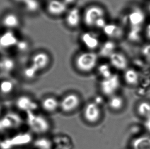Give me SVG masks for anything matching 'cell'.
Returning <instances> with one entry per match:
<instances>
[{
	"mask_svg": "<svg viewBox=\"0 0 150 149\" xmlns=\"http://www.w3.org/2000/svg\"><path fill=\"white\" fill-rule=\"evenodd\" d=\"M25 122L30 131L38 136L47 135L52 127L51 122L46 114L38 111L26 114Z\"/></svg>",
	"mask_w": 150,
	"mask_h": 149,
	"instance_id": "6da1fadb",
	"label": "cell"
},
{
	"mask_svg": "<svg viewBox=\"0 0 150 149\" xmlns=\"http://www.w3.org/2000/svg\"><path fill=\"white\" fill-rule=\"evenodd\" d=\"M29 47L30 44L28 40L25 39H19L14 48L18 52L23 53L26 52L29 48Z\"/></svg>",
	"mask_w": 150,
	"mask_h": 149,
	"instance_id": "4dcf8cb0",
	"label": "cell"
},
{
	"mask_svg": "<svg viewBox=\"0 0 150 149\" xmlns=\"http://www.w3.org/2000/svg\"><path fill=\"white\" fill-rule=\"evenodd\" d=\"M137 112L139 116L144 119L150 117V102L142 101L139 103L137 106Z\"/></svg>",
	"mask_w": 150,
	"mask_h": 149,
	"instance_id": "83f0119b",
	"label": "cell"
},
{
	"mask_svg": "<svg viewBox=\"0 0 150 149\" xmlns=\"http://www.w3.org/2000/svg\"><path fill=\"white\" fill-rule=\"evenodd\" d=\"M18 39L15 31L4 30L0 35V47L5 49L14 48Z\"/></svg>",
	"mask_w": 150,
	"mask_h": 149,
	"instance_id": "e0dca14e",
	"label": "cell"
},
{
	"mask_svg": "<svg viewBox=\"0 0 150 149\" xmlns=\"http://www.w3.org/2000/svg\"><path fill=\"white\" fill-rule=\"evenodd\" d=\"M113 69L108 63H103L98 65L96 71H97L98 76L100 77V79L107 78L111 76L113 74Z\"/></svg>",
	"mask_w": 150,
	"mask_h": 149,
	"instance_id": "4316f807",
	"label": "cell"
},
{
	"mask_svg": "<svg viewBox=\"0 0 150 149\" xmlns=\"http://www.w3.org/2000/svg\"><path fill=\"white\" fill-rule=\"evenodd\" d=\"M16 109L21 112L26 113L38 111L39 102L31 96L28 94H21L16 97L14 101Z\"/></svg>",
	"mask_w": 150,
	"mask_h": 149,
	"instance_id": "ba28073f",
	"label": "cell"
},
{
	"mask_svg": "<svg viewBox=\"0 0 150 149\" xmlns=\"http://www.w3.org/2000/svg\"><path fill=\"white\" fill-rule=\"evenodd\" d=\"M16 89L13 82L9 79H3L0 80V95L8 97L12 95Z\"/></svg>",
	"mask_w": 150,
	"mask_h": 149,
	"instance_id": "603a6c76",
	"label": "cell"
},
{
	"mask_svg": "<svg viewBox=\"0 0 150 149\" xmlns=\"http://www.w3.org/2000/svg\"><path fill=\"white\" fill-rule=\"evenodd\" d=\"M109 63L113 69L117 71H122L129 67L128 57L124 53L117 50L108 58Z\"/></svg>",
	"mask_w": 150,
	"mask_h": 149,
	"instance_id": "5bb4252c",
	"label": "cell"
},
{
	"mask_svg": "<svg viewBox=\"0 0 150 149\" xmlns=\"http://www.w3.org/2000/svg\"><path fill=\"white\" fill-rule=\"evenodd\" d=\"M47 12L54 17L65 15L69 8L62 0H49L46 4Z\"/></svg>",
	"mask_w": 150,
	"mask_h": 149,
	"instance_id": "9a60e30c",
	"label": "cell"
},
{
	"mask_svg": "<svg viewBox=\"0 0 150 149\" xmlns=\"http://www.w3.org/2000/svg\"><path fill=\"white\" fill-rule=\"evenodd\" d=\"M33 147L35 149H53L54 143L47 135L38 136L33 141Z\"/></svg>",
	"mask_w": 150,
	"mask_h": 149,
	"instance_id": "7402d4cb",
	"label": "cell"
},
{
	"mask_svg": "<svg viewBox=\"0 0 150 149\" xmlns=\"http://www.w3.org/2000/svg\"><path fill=\"white\" fill-rule=\"evenodd\" d=\"M26 149L24 148H15V149Z\"/></svg>",
	"mask_w": 150,
	"mask_h": 149,
	"instance_id": "e575fe53",
	"label": "cell"
},
{
	"mask_svg": "<svg viewBox=\"0 0 150 149\" xmlns=\"http://www.w3.org/2000/svg\"><path fill=\"white\" fill-rule=\"evenodd\" d=\"M102 31L103 34L108 39L115 41L122 38L124 35V31L122 27L115 22H108Z\"/></svg>",
	"mask_w": 150,
	"mask_h": 149,
	"instance_id": "2e32d148",
	"label": "cell"
},
{
	"mask_svg": "<svg viewBox=\"0 0 150 149\" xmlns=\"http://www.w3.org/2000/svg\"><path fill=\"white\" fill-rule=\"evenodd\" d=\"M39 74V72L30 64L25 67L23 71V76L25 80L28 81L34 80L38 77Z\"/></svg>",
	"mask_w": 150,
	"mask_h": 149,
	"instance_id": "f1b7e54d",
	"label": "cell"
},
{
	"mask_svg": "<svg viewBox=\"0 0 150 149\" xmlns=\"http://www.w3.org/2000/svg\"><path fill=\"white\" fill-rule=\"evenodd\" d=\"M121 85L120 76L116 73L105 78L100 79L99 89L102 96L107 98L117 93Z\"/></svg>",
	"mask_w": 150,
	"mask_h": 149,
	"instance_id": "52a82bcc",
	"label": "cell"
},
{
	"mask_svg": "<svg viewBox=\"0 0 150 149\" xmlns=\"http://www.w3.org/2000/svg\"><path fill=\"white\" fill-rule=\"evenodd\" d=\"M51 63L50 55L46 52L41 51L33 55L29 64L40 73L48 69Z\"/></svg>",
	"mask_w": 150,
	"mask_h": 149,
	"instance_id": "9c48e42d",
	"label": "cell"
},
{
	"mask_svg": "<svg viewBox=\"0 0 150 149\" xmlns=\"http://www.w3.org/2000/svg\"><path fill=\"white\" fill-rule=\"evenodd\" d=\"M64 16L65 23L70 28H78L83 24V11L76 6L69 8Z\"/></svg>",
	"mask_w": 150,
	"mask_h": 149,
	"instance_id": "7c38bea8",
	"label": "cell"
},
{
	"mask_svg": "<svg viewBox=\"0 0 150 149\" xmlns=\"http://www.w3.org/2000/svg\"><path fill=\"white\" fill-rule=\"evenodd\" d=\"M122 78L124 82L130 86H135L140 80L139 74L135 69L128 67L123 72Z\"/></svg>",
	"mask_w": 150,
	"mask_h": 149,
	"instance_id": "ffe728a7",
	"label": "cell"
},
{
	"mask_svg": "<svg viewBox=\"0 0 150 149\" xmlns=\"http://www.w3.org/2000/svg\"><path fill=\"white\" fill-rule=\"evenodd\" d=\"M16 63L14 59L10 57H4L0 59V72L3 73H10L14 71Z\"/></svg>",
	"mask_w": 150,
	"mask_h": 149,
	"instance_id": "d4e9b609",
	"label": "cell"
},
{
	"mask_svg": "<svg viewBox=\"0 0 150 149\" xmlns=\"http://www.w3.org/2000/svg\"><path fill=\"white\" fill-rule=\"evenodd\" d=\"M117 45L115 40L108 39L102 42L98 48V55L100 57L108 59L110 56L117 50Z\"/></svg>",
	"mask_w": 150,
	"mask_h": 149,
	"instance_id": "ac0fdd59",
	"label": "cell"
},
{
	"mask_svg": "<svg viewBox=\"0 0 150 149\" xmlns=\"http://www.w3.org/2000/svg\"><path fill=\"white\" fill-rule=\"evenodd\" d=\"M100 57L98 53L86 50L79 53L73 61L74 67L81 74H89L96 70Z\"/></svg>",
	"mask_w": 150,
	"mask_h": 149,
	"instance_id": "7a4b0ae2",
	"label": "cell"
},
{
	"mask_svg": "<svg viewBox=\"0 0 150 149\" xmlns=\"http://www.w3.org/2000/svg\"><path fill=\"white\" fill-rule=\"evenodd\" d=\"M82 106V98L79 93L71 91L59 98V111L65 115H71Z\"/></svg>",
	"mask_w": 150,
	"mask_h": 149,
	"instance_id": "3957f363",
	"label": "cell"
},
{
	"mask_svg": "<svg viewBox=\"0 0 150 149\" xmlns=\"http://www.w3.org/2000/svg\"><path fill=\"white\" fill-rule=\"evenodd\" d=\"M23 123L22 118L17 113H12L5 117V126L8 129H16L20 127Z\"/></svg>",
	"mask_w": 150,
	"mask_h": 149,
	"instance_id": "cb8c5ba5",
	"label": "cell"
},
{
	"mask_svg": "<svg viewBox=\"0 0 150 149\" xmlns=\"http://www.w3.org/2000/svg\"><path fill=\"white\" fill-rule=\"evenodd\" d=\"M2 110H3V108H2V105L0 104V117L2 116Z\"/></svg>",
	"mask_w": 150,
	"mask_h": 149,
	"instance_id": "836d02e7",
	"label": "cell"
},
{
	"mask_svg": "<svg viewBox=\"0 0 150 149\" xmlns=\"http://www.w3.org/2000/svg\"><path fill=\"white\" fill-rule=\"evenodd\" d=\"M68 8L75 7V4L77 2V0H62Z\"/></svg>",
	"mask_w": 150,
	"mask_h": 149,
	"instance_id": "1f68e13d",
	"label": "cell"
},
{
	"mask_svg": "<svg viewBox=\"0 0 150 149\" xmlns=\"http://www.w3.org/2000/svg\"><path fill=\"white\" fill-rule=\"evenodd\" d=\"M21 5L26 12L31 14H35L39 12L41 5L38 0H15Z\"/></svg>",
	"mask_w": 150,
	"mask_h": 149,
	"instance_id": "44dd1931",
	"label": "cell"
},
{
	"mask_svg": "<svg viewBox=\"0 0 150 149\" xmlns=\"http://www.w3.org/2000/svg\"><path fill=\"white\" fill-rule=\"evenodd\" d=\"M105 18H107L105 9L98 4H91L83 12V23L88 28L94 29L98 21Z\"/></svg>",
	"mask_w": 150,
	"mask_h": 149,
	"instance_id": "5b68a950",
	"label": "cell"
},
{
	"mask_svg": "<svg viewBox=\"0 0 150 149\" xmlns=\"http://www.w3.org/2000/svg\"><path fill=\"white\" fill-rule=\"evenodd\" d=\"M131 146L132 149H150V136L144 135L135 138Z\"/></svg>",
	"mask_w": 150,
	"mask_h": 149,
	"instance_id": "484cf974",
	"label": "cell"
},
{
	"mask_svg": "<svg viewBox=\"0 0 150 149\" xmlns=\"http://www.w3.org/2000/svg\"><path fill=\"white\" fill-rule=\"evenodd\" d=\"M142 37L144 41L150 44V18H148L142 30Z\"/></svg>",
	"mask_w": 150,
	"mask_h": 149,
	"instance_id": "f546056e",
	"label": "cell"
},
{
	"mask_svg": "<svg viewBox=\"0 0 150 149\" xmlns=\"http://www.w3.org/2000/svg\"><path fill=\"white\" fill-rule=\"evenodd\" d=\"M22 20L20 16L16 12L7 11L2 15L0 24L4 30L15 31L21 26Z\"/></svg>",
	"mask_w": 150,
	"mask_h": 149,
	"instance_id": "30bf717a",
	"label": "cell"
},
{
	"mask_svg": "<svg viewBox=\"0 0 150 149\" xmlns=\"http://www.w3.org/2000/svg\"><path fill=\"white\" fill-rule=\"evenodd\" d=\"M144 128L146 131L150 133V117L146 119H144Z\"/></svg>",
	"mask_w": 150,
	"mask_h": 149,
	"instance_id": "d6a6232c",
	"label": "cell"
},
{
	"mask_svg": "<svg viewBox=\"0 0 150 149\" xmlns=\"http://www.w3.org/2000/svg\"><path fill=\"white\" fill-rule=\"evenodd\" d=\"M39 108L46 115L54 114L59 111V98L54 95H47L39 102Z\"/></svg>",
	"mask_w": 150,
	"mask_h": 149,
	"instance_id": "8fae6325",
	"label": "cell"
},
{
	"mask_svg": "<svg viewBox=\"0 0 150 149\" xmlns=\"http://www.w3.org/2000/svg\"><path fill=\"white\" fill-rule=\"evenodd\" d=\"M107 106L113 112H117L122 110L125 105V100L122 95L116 93L107 98Z\"/></svg>",
	"mask_w": 150,
	"mask_h": 149,
	"instance_id": "d6986e66",
	"label": "cell"
},
{
	"mask_svg": "<svg viewBox=\"0 0 150 149\" xmlns=\"http://www.w3.org/2000/svg\"><path fill=\"white\" fill-rule=\"evenodd\" d=\"M103 112L101 105L94 100L89 101L83 105L81 117L83 121L90 125H96L100 122Z\"/></svg>",
	"mask_w": 150,
	"mask_h": 149,
	"instance_id": "277c9868",
	"label": "cell"
},
{
	"mask_svg": "<svg viewBox=\"0 0 150 149\" xmlns=\"http://www.w3.org/2000/svg\"><path fill=\"white\" fill-rule=\"evenodd\" d=\"M148 20L146 13L139 7L131 8L126 16V23L129 30L142 31V27Z\"/></svg>",
	"mask_w": 150,
	"mask_h": 149,
	"instance_id": "8992f818",
	"label": "cell"
},
{
	"mask_svg": "<svg viewBox=\"0 0 150 149\" xmlns=\"http://www.w3.org/2000/svg\"><path fill=\"white\" fill-rule=\"evenodd\" d=\"M81 41L87 50L94 52L98 50L101 44L98 34L91 31H86L81 34Z\"/></svg>",
	"mask_w": 150,
	"mask_h": 149,
	"instance_id": "4fadbf2b",
	"label": "cell"
}]
</instances>
